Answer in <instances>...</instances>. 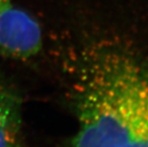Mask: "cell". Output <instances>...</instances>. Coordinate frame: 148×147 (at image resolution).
I'll use <instances>...</instances> for the list:
<instances>
[{"instance_id": "1", "label": "cell", "mask_w": 148, "mask_h": 147, "mask_svg": "<svg viewBox=\"0 0 148 147\" xmlns=\"http://www.w3.org/2000/svg\"><path fill=\"white\" fill-rule=\"evenodd\" d=\"M71 147H148V54L123 31L86 34L64 53Z\"/></svg>"}, {"instance_id": "2", "label": "cell", "mask_w": 148, "mask_h": 147, "mask_svg": "<svg viewBox=\"0 0 148 147\" xmlns=\"http://www.w3.org/2000/svg\"><path fill=\"white\" fill-rule=\"evenodd\" d=\"M42 46L38 22L14 0H0V57L28 61L39 55Z\"/></svg>"}, {"instance_id": "3", "label": "cell", "mask_w": 148, "mask_h": 147, "mask_svg": "<svg viewBox=\"0 0 148 147\" xmlns=\"http://www.w3.org/2000/svg\"><path fill=\"white\" fill-rule=\"evenodd\" d=\"M0 147H26L23 136V98L0 72Z\"/></svg>"}]
</instances>
